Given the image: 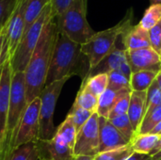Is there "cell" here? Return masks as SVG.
<instances>
[{"label": "cell", "instance_id": "6da1fadb", "mask_svg": "<svg viewBox=\"0 0 161 160\" xmlns=\"http://www.w3.org/2000/svg\"><path fill=\"white\" fill-rule=\"evenodd\" d=\"M58 34V30L56 16H54L45 25L38 44L24 72L27 104L39 97L45 86V80Z\"/></svg>", "mask_w": 161, "mask_h": 160}, {"label": "cell", "instance_id": "7a4b0ae2", "mask_svg": "<svg viewBox=\"0 0 161 160\" xmlns=\"http://www.w3.org/2000/svg\"><path fill=\"white\" fill-rule=\"evenodd\" d=\"M90 64L87 57L81 52V45L71 41L58 32L50 61L45 86L78 75L82 81L88 75Z\"/></svg>", "mask_w": 161, "mask_h": 160}, {"label": "cell", "instance_id": "3957f363", "mask_svg": "<svg viewBox=\"0 0 161 160\" xmlns=\"http://www.w3.org/2000/svg\"><path fill=\"white\" fill-rule=\"evenodd\" d=\"M133 8H129L125 17L114 26L95 34L84 44L81 45V52L87 57L90 70L94 68L117 44L119 37L133 25Z\"/></svg>", "mask_w": 161, "mask_h": 160}, {"label": "cell", "instance_id": "277c9868", "mask_svg": "<svg viewBox=\"0 0 161 160\" xmlns=\"http://www.w3.org/2000/svg\"><path fill=\"white\" fill-rule=\"evenodd\" d=\"M56 22L59 33L80 45L95 34L87 20V0H75L61 15L56 17Z\"/></svg>", "mask_w": 161, "mask_h": 160}, {"label": "cell", "instance_id": "5b68a950", "mask_svg": "<svg viewBox=\"0 0 161 160\" xmlns=\"http://www.w3.org/2000/svg\"><path fill=\"white\" fill-rule=\"evenodd\" d=\"M54 16H56V14L52 8V6L49 4L35 23L25 32L14 55L10 59L12 72H25L45 25Z\"/></svg>", "mask_w": 161, "mask_h": 160}, {"label": "cell", "instance_id": "8992f818", "mask_svg": "<svg viewBox=\"0 0 161 160\" xmlns=\"http://www.w3.org/2000/svg\"><path fill=\"white\" fill-rule=\"evenodd\" d=\"M26 106L27 103L25 95V74L23 72H12L9 104L7 118V141L5 154L11 145L14 133L26 108Z\"/></svg>", "mask_w": 161, "mask_h": 160}, {"label": "cell", "instance_id": "52a82bcc", "mask_svg": "<svg viewBox=\"0 0 161 160\" xmlns=\"http://www.w3.org/2000/svg\"><path fill=\"white\" fill-rule=\"evenodd\" d=\"M68 79L64 78L44 86L39 97L41 99L40 108V140H50L56 133L54 125V112L61 90Z\"/></svg>", "mask_w": 161, "mask_h": 160}, {"label": "cell", "instance_id": "ba28073f", "mask_svg": "<svg viewBox=\"0 0 161 160\" xmlns=\"http://www.w3.org/2000/svg\"><path fill=\"white\" fill-rule=\"evenodd\" d=\"M40 108H41L40 97L35 98L33 101L27 104L26 108L18 124V127L14 133L11 145L7 151V153L5 154V156L10 151H12L13 149L28 142H34L39 139Z\"/></svg>", "mask_w": 161, "mask_h": 160}, {"label": "cell", "instance_id": "9c48e42d", "mask_svg": "<svg viewBox=\"0 0 161 160\" xmlns=\"http://www.w3.org/2000/svg\"><path fill=\"white\" fill-rule=\"evenodd\" d=\"M26 0H19L6 25L4 60L11 59L25 32V11Z\"/></svg>", "mask_w": 161, "mask_h": 160}, {"label": "cell", "instance_id": "30bf717a", "mask_svg": "<svg viewBox=\"0 0 161 160\" xmlns=\"http://www.w3.org/2000/svg\"><path fill=\"white\" fill-rule=\"evenodd\" d=\"M99 154V116L95 112L76 134L74 156L94 157Z\"/></svg>", "mask_w": 161, "mask_h": 160}, {"label": "cell", "instance_id": "8fae6325", "mask_svg": "<svg viewBox=\"0 0 161 160\" xmlns=\"http://www.w3.org/2000/svg\"><path fill=\"white\" fill-rule=\"evenodd\" d=\"M11 75L12 69L10 60L6 59L0 65V150L4 157L7 141V118L9 104Z\"/></svg>", "mask_w": 161, "mask_h": 160}, {"label": "cell", "instance_id": "7c38bea8", "mask_svg": "<svg viewBox=\"0 0 161 160\" xmlns=\"http://www.w3.org/2000/svg\"><path fill=\"white\" fill-rule=\"evenodd\" d=\"M39 160H74V148L56 134L50 140L36 141Z\"/></svg>", "mask_w": 161, "mask_h": 160}, {"label": "cell", "instance_id": "4fadbf2b", "mask_svg": "<svg viewBox=\"0 0 161 160\" xmlns=\"http://www.w3.org/2000/svg\"><path fill=\"white\" fill-rule=\"evenodd\" d=\"M126 58L132 73L139 71L161 72V57L152 47L126 50Z\"/></svg>", "mask_w": 161, "mask_h": 160}, {"label": "cell", "instance_id": "5bb4252c", "mask_svg": "<svg viewBox=\"0 0 161 160\" xmlns=\"http://www.w3.org/2000/svg\"><path fill=\"white\" fill-rule=\"evenodd\" d=\"M130 144L108 119L99 117V153L108 152Z\"/></svg>", "mask_w": 161, "mask_h": 160}, {"label": "cell", "instance_id": "9a60e30c", "mask_svg": "<svg viewBox=\"0 0 161 160\" xmlns=\"http://www.w3.org/2000/svg\"><path fill=\"white\" fill-rule=\"evenodd\" d=\"M127 62L126 50L120 48L116 44L114 49L108 54L94 68L91 69L86 77L98 74H108L112 71H120L121 68Z\"/></svg>", "mask_w": 161, "mask_h": 160}, {"label": "cell", "instance_id": "2e32d148", "mask_svg": "<svg viewBox=\"0 0 161 160\" xmlns=\"http://www.w3.org/2000/svg\"><path fill=\"white\" fill-rule=\"evenodd\" d=\"M146 99L147 91H131L127 116L136 133L141 127L146 112Z\"/></svg>", "mask_w": 161, "mask_h": 160}, {"label": "cell", "instance_id": "e0dca14e", "mask_svg": "<svg viewBox=\"0 0 161 160\" xmlns=\"http://www.w3.org/2000/svg\"><path fill=\"white\" fill-rule=\"evenodd\" d=\"M122 42L125 50H137L151 47L149 33L138 24L132 25L121 35Z\"/></svg>", "mask_w": 161, "mask_h": 160}, {"label": "cell", "instance_id": "ac0fdd59", "mask_svg": "<svg viewBox=\"0 0 161 160\" xmlns=\"http://www.w3.org/2000/svg\"><path fill=\"white\" fill-rule=\"evenodd\" d=\"M131 91L130 88L123 89L121 91H112L109 89H107L98 98V106H97V111L99 117H103L108 119L109 116L110 111L118 102V100L127 91Z\"/></svg>", "mask_w": 161, "mask_h": 160}, {"label": "cell", "instance_id": "d6986e66", "mask_svg": "<svg viewBox=\"0 0 161 160\" xmlns=\"http://www.w3.org/2000/svg\"><path fill=\"white\" fill-rule=\"evenodd\" d=\"M158 73L153 71H139L132 73L130 76V89L132 91H147L156 80Z\"/></svg>", "mask_w": 161, "mask_h": 160}, {"label": "cell", "instance_id": "ffe728a7", "mask_svg": "<svg viewBox=\"0 0 161 160\" xmlns=\"http://www.w3.org/2000/svg\"><path fill=\"white\" fill-rule=\"evenodd\" d=\"M159 138V136L151 133L136 135L130 144L135 153L149 156L153 149L157 146Z\"/></svg>", "mask_w": 161, "mask_h": 160}, {"label": "cell", "instance_id": "44dd1931", "mask_svg": "<svg viewBox=\"0 0 161 160\" xmlns=\"http://www.w3.org/2000/svg\"><path fill=\"white\" fill-rule=\"evenodd\" d=\"M108 74H98L89 77H86L82 81V85L80 88H83L95 97L99 98V96L108 89Z\"/></svg>", "mask_w": 161, "mask_h": 160}, {"label": "cell", "instance_id": "7402d4cb", "mask_svg": "<svg viewBox=\"0 0 161 160\" xmlns=\"http://www.w3.org/2000/svg\"><path fill=\"white\" fill-rule=\"evenodd\" d=\"M49 4L50 0H26L25 11V32L35 23Z\"/></svg>", "mask_w": 161, "mask_h": 160}, {"label": "cell", "instance_id": "603a6c76", "mask_svg": "<svg viewBox=\"0 0 161 160\" xmlns=\"http://www.w3.org/2000/svg\"><path fill=\"white\" fill-rule=\"evenodd\" d=\"M4 160H39L35 141L23 144L13 149L5 156Z\"/></svg>", "mask_w": 161, "mask_h": 160}, {"label": "cell", "instance_id": "cb8c5ba5", "mask_svg": "<svg viewBox=\"0 0 161 160\" xmlns=\"http://www.w3.org/2000/svg\"><path fill=\"white\" fill-rule=\"evenodd\" d=\"M161 21V4H151L139 23L140 26L149 31Z\"/></svg>", "mask_w": 161, "mask_h": 160}, {"label": "cell", "instance_id": "d4e9b609", "mask_svg": "<svg viewBox=\"0 0 161 160\" xmlns=\"http://www.w3.org/2000/svg\"><path fill=\"white\" fill-rule=\"evenodd\" d=\"M108 120L131 143L132 140L136 136V133L132 127V124L129 121L127 114H124V115L117 116V117H114L112 119H108Z\"/></svg>", "mask_w": 161, "mask_h": 160}, {"label": "cell", "instance_id": "484cf974", "mask_svg": "<svg viewBox=\"0 0 161 160\" xmlns=\"http://www.w3.org/2000/svg\"><path fill=\"white\" fill-rule=\"evenodd\" d=\"M74 105L86 110H89L92 113H95L97 111L98 98L90 93L89 91H87L86 90H84L83 88H80Z\"/></svg>", "mask_w": 161, "mask_h": 160}, {"label": "cell", "instance_id": "4316f807", "mask_svg": "<svg viewBox=\"0 0 161 160\" xmlns=\"http://www.w3.org/2000/svg\"><path fill=\"white\" fill-rule=\"evenodd\" d=\"M55 134L57 136H58L59 138H61L70 146H72L74 148L77 131H76L74 124L72 123L70 117H68V116L66 117V119L62 122V124L56 129Z\"/></svg>", "mask_w": 161, "mask_h": 160}, {"label": "cell", "instance_id": "83f0119b", "mask_svg": "<svg viewBox=\"0 0 161 160\" xmlns=\"http://www.w3.org/2000/svg\"><path fill=\"white\" fill-rule=\"evenodd\" d=\"M161 122V105L154 108L148 114H146L143 118V121L141 124V127L138 131L137 135L148 134L152 131V129Z\"/></svg>", "mask_w": 161, "mask_h": 160}, {"label": "cell", "instance_id": "f1b7e54d", "mask_svg": "<svg viewBox=\"0 0 161 160\" xmlns=\"http://www.w3.org/2000/svg\"><path fill=\"white\" fill-rule=\"evenodd\" d=\"M93 113L86 110L84 108H81L75 105H73L72 108L70 109L69 113H68V117H70L72 123L74 124L76 131L78 132L80 130V128L88 122V120L92 117Z\"/></svg>", "mask_w": 161, "mask_h": 160}, {"label": "cell", "instance_id": "f546056e", "mask_svg": "<svg viewBox=\"0 0 161 160\" xmlns=\"http://www.w3.org/2000/svg\"><path fill=\"white\" fill-rule=\"evenodd\" d=\"M133 153L134 151L132 149V146L131 144H129L120 149L99 153L94 157L93 160H126Z\"/></svg>", "mask_w": 161, "mask_h": 160}, {"label": "cell", "instance_id": "4dcf8cb0", "mask_svg": "<svg viewBox=\"0 0 161 160\" xmlns=\"http://www.w3.org/2000/svg\"><path fill=\"white\" fill-rule=\"evenodd\" d=\"M108 89L112 91H121L123 89L130 88L129 79L125 77L123 74H121L119 71H112L108 74Z\"/></svg>", "mask_w": 161, "mask_h": 160}, {"label": "cell", "instance_id": "1f68e13d", "mask_svg": "<svg viewBox=\"0 0 161 160\" xmlns=\"http://www.w3.org/2000/svg\"><path fill=\"white\" fill-rule=\"evenodd\" d=\"M161 105V91L159 90L157 81L155 80L150 88L147 90V99H146V112L145 115L152 111L154 108Z\"/></svg>", "mask_w": 161, "mask_h": 160}, {"label": "cell", "instance_id": "d6a6232c", "mask_svg": "<svg viewBox=\"0 0 161 160\" xmlns=\"http://www.w3.org/2000/svg\"><path fill=\"white\" fill-rule=\"evenodd\" d=\"M132 91H129L125 92L116 103L114 108L109 113V116L108 119H112L117 116H121L124 114H127L128 107H129V101H130V94Z\"/></svg>", "mask_w": 161, "mask_h": 160}, {"label": "cell", "instance_id": "836d02e7", "mask_svg": "<svg viewBox=\"0 0 161 160\" xmlns=\"http://www.w3.org/2000/svg\"><path fill=\"white\" fill-rule=\"evenodd\" d=\"M19 0H0V30H2Z\"/></svg>", "mask_w": 161, "mask_h": 160}, {"label": "cell", "instance_id": "e575fe53", "mask_svg": "<svg viewBox=\"0 0 161 160\" xmlns=\"http://www.w3.org/2000/svg\"><path fill=\"white\" fill-rule=\"evenodd\" d=\"M148 33L151 47L159 54L161 50V21L154 27H152L148 31Z\"/></svg>", "mask_w": 161, "mask_h": 160}, {"label": "cell", "instance_id": "d590c367", "mask_svg": "<svg viewBox=\"0 0 161 160\" xmlns=\"http://www.w3.org/2000/svg\"><path fill=\"white\" fill-rule=\"evenodd\" d=\"M75 0H50V5L56 14V17L61 15Z\"/></svg>", "mask_w": 161, "mask_h": 160}, {"label": "cell", "instance_id": "8d00e7d4", "mask_svg": "<svg viewBox=\"0 0 161 160\" xmlns=\"http://www.w3.org/2000/svg\"><path fill=\"white\" fill-rule=\"evenodd\" d=\"M5 38H6V29L5 27L0 30V65L4 61V49H5Z\"/></svg>", "mask_w": 161, "mask_h": 160}, {"label": "cell", "instance_id": "74e56055", "mask_svg": "<svg viewBox=\"0 0 161 160\" xmlns=\"http://www.w3.org/2000/svg\"><path fill=\"white\" fill-rule=\"evenodd\" d=\"M148 155H143V154H139V153H133L126 160H145L148 158Z\"/></svg>", "mask_w": 161, "mask_h": 160}, {"label": "cell", "instance_id": "f35d334b", "mask_svg": "<svg viewBox=\"0 0 161 160\" xmlns=\"http://www.w3.org/2000/svg\"><path fill=\"white\" fill-rule=\"evenodd\" d=\"M151 134H154V135H158V136H161V122H159L153 129L152 131L150 132Z\"/></svg>", "mask_w": 161, "mask_h": 160}, {"label": "cell", "instance_id": "ab89813d", "mask_svg": "<svg viewBox=\"0 0 161 160\" xmlns=\"http://www.w3.org/2000/svg\"><path fill=\"white\" fill-rule=\"evenodd\" d=\"M159 151H161V136H160V138H159V140H158V142L157 146L153 149V151L150 153V155H149V156H153V155L157 154V153H158V152H159Z\"/></svg>", "mask_w": 161, "mask_h": 160}, {"label": "cell", "instance_id": "60d3db41", "mask_svg": "<svg viewBox=\"0 0 161 160\" xmlns=\"http://www.w3.org/2000/svg\"><path fill=\"white\" fill-rule=\"evenodd\" d=\"M94 157H85V156H79V157H75L74 160H93Z\"/></svg>", "mask_w": 161, "mask_h": 160}, {"label": "cell", "instance_id": "b9f144b4", "mask_svg": "<svg viewBox=\"0 0 161 160\" xmlns=\"http://www.w3.org/2000/svg\"><path fill=\"white\" fill-rule=\"evenodd\" d=\"M150 157H151L152 160H161V151L158 152L157 154H155L153 156H150Z\"/></svg>", "mask_w": 161, "mask_h": 160}, {"label": "cell", "instance_id": "7bdbcfd3", "mask_svg": "<svg viewBox=\"0 0 161 160\" xmlns=\"http://www.w3.org/2000/svg\"><path fill=\"white\" fill-rule=\"evenodd\" d=\"M156 81H157V84H158L159 90L161 91V72L158 73V76H157V78H156Z\"/></svg>", "mask_w": 161, "mask_h": 160}, {"label": "cell", "instance_id": "ee69618b", "mask_svg": "<svg viewBox=\"0 0 161 160\" xmlns=\"http://www.w3.org/2000/svg\"><path fill=\"white\" fill-rule=\"evenodd\" d=\"M151 4H161V0H150Z\"/></svg>", "mask_w": 161, "mask_h": 160}, {"label": "cell", "instance_id": "f6af8a7d", "mask_svg": "<svg viewBox=\"0 0 161 160\" xmlns=\"http://www.w3.org/2000/svg\"><path fill=\"white\" fill-rule=\"evenodd\" d=\"M3 159H4V156H3V154H2V152H1V150H0V160Z\"/></svg>", "mask_w": 161, "mask_h": 160}, {"label": "cell", "instance_id": "bcb514c9", "mask_svg": "<svg viewBox=\"0 0 161 160\" xmlns=\"http://www.w3.org/2000/svg\"><path fill=\"white\" fill-rule=\"evenodd\" d=\"M159 55H160V57H161V50H160V53H159Z\"/></svg>", "mask_w": 161, "mask_h": 160}]
</instances>
